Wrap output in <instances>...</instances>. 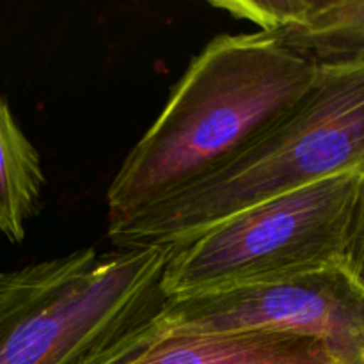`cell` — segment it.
Instances as JSON below:
<instances>
[{"instance_id":"obj_1","label":"cell","mask_w":364,"mask_h":364,"mask_svg":"<svg viewBox=\"0 0 364 364\" xmlns=\"http://www.w3.org/2000/svg\"><path fill=\"white\" fill-rule=\"evenodd\" d=\"M316 77L318 70L265 32L213 38L110 181L109 228L233 162L301 102Z\"/></svg>"},{"instance_id":"obj_2","label":"cell","mask_w":364,"mask_h":364,"mask_svg":"<svg viewBox=\"0 0 364 364\" xmlns=\"http://www.w3.org/2000/svg\"><path fill=\"white\" fill-rule=\"evenodd\" d=\"M364 173V59L318 70L301 102L233 162L109 228L117 249L169 247L245 208L341 174Z\"/></svg>"},{"instance_id":"obj_3","label":"cell","mask_w":364,"mask_h":364,"mask_svg":"<svg viewBox=\"0 0 364 364\" xmlns=\"http://www.w3.org/2000/svg\"><path fill=\"white\" fill-rule=\"evenodd\" d=\"M169 247L78 249L0 270V364H112L166 308Z\"/></svg>"},{"instance_id":"obj_4","label":"cell","mask_w":364,"mask_h":364,"mask_svg":"<svg viewBox=\"0 0 364 364\" xmlns=\"http://www.w3.org/2000/svg\"><path fill=\"white\" fill-rule=\"evenodd\" d=\"M361 174H341L245 208L169 245L167 299L265 283L341 263Z\"/></svg>"},{"instance_id":"obj_5","label":"cell","mask_w":364,"mask_h":364,"mask_svg":"<svg viewBox=\"0 0 364 364\" xmlns=\"http://www.w3.org/2000/svg\"><path fill=\"white\" fill-rule=\"evenodd\" d=\"M233 331L316 338L350 364H364V288L334 263L283 279L169 299L146 340Z\"/></svg>"},{"instance_id":"obj_6","label":"cell","mask_w":364,"mask_h":364,"mask_svg":"<svg viewBox=\"0 0 364 364\" xmlns=\"http://www.w3.org/2000/svg\"><path fill=\"white\" fill-rule=\"evenodd\" d=\"M315 70L364 59V0H213Z\"/></svg>"},{"instance_id":"obj_7","label":"cell","mask_w":364,"mask_h":364,"mask_svg":"<svg viewBox=\"0 0 364 364\" xmlns=\"http://www.w3.org/2000/svg\"><path fill=\"white\" fill-rule=\"evenodd\" d=\"M112 364H350L316 338L281 331L167 334Z\"/></svg>"},{"instance_id":"obj_8","label":"cell","mask_w":364,"mask_h":364,"mask_svg":"<svg viewBox=\"0 0 364 364\" xmlns=\"http://www.w3.org/2000/svg\"><path fill=\"white\" fill-rule=\"evenodd\" d=\"M41 156L0 92V233L20 244L27 223L38 213L45 188Z\"/></svg>"},{"instance_id":"obj_9","label":"cell","mask_w":364,"mask_h":364,"mask_svg":"<svg viewBox=\"0 0 364 364\" xmlns=\"http://www.w3.org/2000/svg\"><path fill=\"white\" fill-rule=\"evenodd\" d=\"M341 265L364 288V173L355 187Z\"/></svg>"}]
</instances>
